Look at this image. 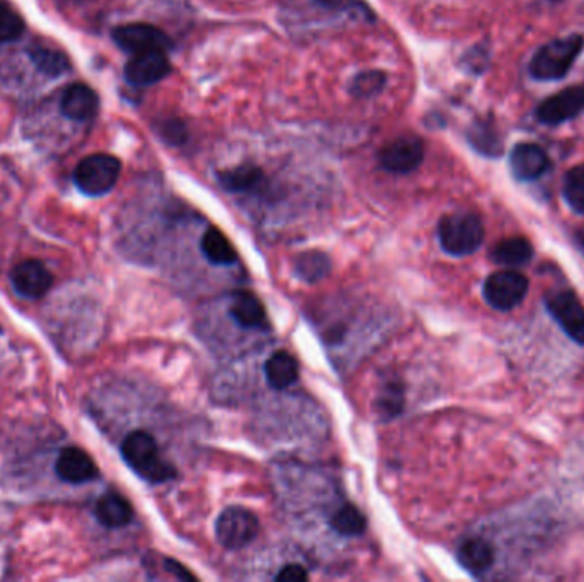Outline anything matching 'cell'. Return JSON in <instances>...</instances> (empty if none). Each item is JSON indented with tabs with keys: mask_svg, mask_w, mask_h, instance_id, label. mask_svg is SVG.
<instances>
[{
	"mask_svg": "<svg viewBox=\"0 0 584 582\" xmlns=\"http://www.w3.org/2000/svg\"><path fill=\"white\" fill-rule=\"evenodd\" d=\"M125 463L149 484H166L176 477V468L164 458L156 439L146 431H134L123 439Z\"/></svg>",
	"mask_w": 584,
	"mask_h": 582,
	"instance_id": "6da1fadb",
	"label": "cell"
},
{
	"mask_svg": "<svg viewBox=\"0 0 584 582\" xmlns=\"http://www.w3.org/2000/svg\"><path fill=\"white\" fill-rule=\"evenodd\" d=\"M583 48L584 38L581 35L550 41L535 53L530 62V74L537 81H559L571 70Z\"/></svg>",
	"mask_w": 584,
	"mask_h": 582,
	"instance_id": "7a4b0ae2",
	"label": "cell"
},
{
	"mask_svg": "<svg viewBox=\"0 0 584 582\" xmlns=\"http://www.w3.org/2000/svg\"><path fill=\"white\" fill-rule=\"evenodd\" d=\"M439 243L451 257H468L484 241V224L470 212L444 216L438 226Z\"/></svg>",
	"mask_w": 584,
	"mask_h": 582,
	"instance_id": "3957f363",
	"label": "cell"
},
{
	"mask_svg": "<svg viewBox=\"0 0 584 582\" xmlns=\"http://www.w3.org/2000/svg\"><path fill=\"white\" fill-rule=\"evenodd\" d=\"M122 163L110 154H93L82 159L74 171V183L84 195L101 197L117 185Z\"/></svg>",
	"mask_w": 584,
	"mask_h": 582,
	"instance_id": "277c9868",
	"label": "cell"
},
{
	"mask_svg": "<svg viewBox=\"0 0 584 582\" xmlns=\"http://www.w3.org/2000/svg\"><path fill=\"white\" fill-rule=\"evenodd\" d=\"M260 533V521L245 507H226L216 521V536L222 547L241 550L255 542Z\"/></svg>",
	"mask_w": 584,
	"mask_h": 582,
	"instance_id": "5b68a950",
	"label": "cell"
},
{
	"mask_svg": "<svg viewBox=\"0 0 584 582\" xmlns=\"http://www.w3.org/2000/svg\"><path fill=\"white\" fill-rule=\"evenodd\" d=\"M113 40L123 52L137 53L168 52L173 48V41L163 30L146 23H130L118 26L113 31Z\"/></svg>",
	"mask_w": 584,
	"mask_h": 582,
	"instance_id": "8992f818",
	"label": "cell"
},
{
	"mask_svg": "<svg viewBox=\"0 0 584 582\" xmlns=\"http://www.w3.org/2000/svg\"><path fill=\"white\" fill-rule=\"evenodd\" d=\"M426 156V147L419 137L403 135L398 139L388 142L380 151L381 168L395 173V175H407L421 166Z\"/></svg>",
	"mask_w": 584,
	"mask_h": 582,
	"instance_id": "52a82bcc",
	"label": "cell"
},
{
	"mask_svg": "<svg viewBox=\"0 0 584 582\" xmlns=\"http://www.w3.org/2000/svg\"><path fill=\"white\" fill-rule=\"evenodd\" d=\"M528 279L518 272H496L484 284L485 301L499 311H511L525 299Z\"/></svg>",
	"mask_w": 584,
	"mask_h": 582,
	"instance_id": "ba28073f",
	"label": "cell"
},
{
	"mask_svg": "<svg viewBox=\"0 0 584 582\" xmlns=\"http://www.w3.org/2000/svg\"><path fill=\"white\" fill-rule=\"evenodd\" d=\"M550 315L574 342L584 345V308L571 291H552L545 296Z\"/></svg>",
	"mask_w": 584,
	"mask_h": 582,
	"instance_id": "9c48e42d",
	"label": "cell"
},
{
	"mask_svg": "<svg viewBox=\"0 0 584 582\" xmlns=\"http://www.w3.org/2000/svg\"><path fill=\"white\" fill-rule=\"evenodd\" d=\"M171 64L166 52L137 53L125 65V79L135 88H147L170 76Z\"/></svg>",
	"mask_w": 584,
	"mask_h": 582,
	"instance_id": "30bf717a",
	"label": "cell"
},
{
	"mask_svg": "<svg viewBox=\"0 0 584 582\" xmlns=\"http://www.w3.org/2000/svg\"><path fill=\"white\" fill-rule=\"evenodd\" d=\"M584 110V86H573L561 93L545 99L537 108L538 122L545 125H561L567 120H573Z\"/></svg>",
	"mask_w": 584,
	"mask_h": 582,
	"instance_id": "8fae6325",
	"label": "cell"
},
{
	"mask_svg": "<svg viewBox=\"0 0 584 582\" xmlns=\"http://www.w3.org/2000/svg\"><path fill=\"white\" fill-rule=\"evenodd\" d=\"M11 284L19 296L40 299L52 289L53 277L50 270L38 260H24L12 268Z\"/></svg>",
	"mask_w": 584,
	"mask_h": 582,
	"instance_id": "7c38bea8",
	"label": "cell"
},
{
	"mask_svg": "<svg viewBox=\"0 0 584 582\" xmlns=\"http://www.w3.org/2000/svg\"><path fill=\"white\" fill-rule=\"evenodd\" d=\"M55 472L72 485L88 484L100 477V470L86 451L76 446L62 449L55 463Z\"/></svg>",
	"mask_w": 584,
	"mask_h": 582,
	"instance_id": "4fadbf2b",
	"label": "cell"
},
{
	"mask_svg": "<svg viewBox=\"0 0 584 582\" xmlns=\"http://www.w3.org/2000/svg\"><path fill=\"white\" fill-rule=\"evenodd\" d=\"M549 156L542 147L530 142H521L513 147L509 156V166L514 178L520 181L537 180L549 169Z\"/></svg>",
	"mask_w": 584,
	"mask_h": 582,
	"instance_id": "5bb4252c",
	"label": "cell"
},
{
	"mask_svg": "<svg viewBox=\"0 0 584 582\" xmlns=\"http://www.w3.org/2000/svg\"><path fill=\"white\" fill-rule=\"evenodd\" d=\"M98 108H100L98 94L81 82L72 84L60 101V110L64 113V117L71 118L74 122H88L96 117Z\"/></svg>",
	"mask_w": 584,
	"mask_h": 582,
	"instance_id": "9a60e30c",
	"label": "cell"
},
{
	"mask_svg": "<svg viewBox=\"0 0 584 582\" xmlns=\"http://www.w3.org/2000/svg\"><path fill=\"white\" fill-rule=\"evenodd\" d=\"M94 516L98 523L103 524L105 528L117 530L127 524L132 523L134 519V507L123 495L117 492H108L101 495L96 506H94Z\"/></svg>",
	"mask_w": 584,
	"mask_h": 582,
	"instance_id": "2e32d148",
	"label": "cell"
},
{
	"mask_svg": "<svg viewBox=\"0 0 584 582\" xmlns=\"http://www.w3.org/2000/svg\"><path fill=\"white\" fill-rule=\"evenodd\" d=\"M229 315L246 330H262L267 325L262 301L252 292H236L229 304Z\"/></svg>",
	"mask_w": 584,
	"mask_h": 582,
	"instance_id": "e0dca14e",
	"label": "cell"
},
{
	"mask_svg": "<svg viewBox=\"0 0 584 582\" xmlns=\"http://www.w3.org/2000/svg\"><path fill=\"white\" fill-rule=\"evenodd\" d=\"M216 178L219 185L229 193L255 192L265 183L263 169L253 164H243L236 168L217 171Z\"/></svg>",
	"mask_w": 584,
	"mask_h": 582,
	"instance_id": "ac0fdd59",
	"label": "cell"
},
{
	"mask_svg": "<svg viewBox=\"0 0 584 582\" xmlns=\"http://www.w3.org/2000/svg\"><path fill=\"white\" fill-rule=\"evenodd\" d=\"M458 562L472 576H484L494 564V550L482 538H468L458 548Z\"/></svg>",
	"mask_w": 584,
	"mask_h": 582,
	"instance_id": "d6986e66",
	"label": "cell"
},
{
	"mask_svg": "<svg viewBox=\"0 0 584 582\" xmlns=\"http://www.w3.org/2000/svg\"><path fill=\"white\" fill-rule=\"evenodd\" d=\"M265 376L274 390H287L299 379V364L289 352H275L265 362Z\"/></svg>",
	"mask_w": 584,
	"mask_h": 582,
	"instance_id": "ffe728a7",
	"label": "cell"
},
{
	"mask_svg": "<svg viewBox=\"0 0 584 582\" xmlns=\"http://www.w3.org/2000/svg\"><path fill=\"white\" fill-rule=\"evenodd\" d=\"M28 55H30V60L35 64L36 69L48 77L62 76L71 69V60L59 48L35 43L28 48Z\"/></svg>",
	"mask_w": 584,
	"mask_h": 582,
	"instance_id": "44dd1931",
	"label": "cell"
},
{
	"mask_svg": "<svg viewBox=\"0 0 584 582\" xmlns=\"http://www.w3.org/2000/svg\"><path fill=\"white\" fill-rule=\"evenodd\" d=\"M200 250L214 265H233L238 260V253L231 245V241L217 227H209L205 231L200 239Z\"/></svg>",
	"mask_w": 584,
	"mask_h": 582,
	"instance_id": "7402d4cb",
	"label": "cell"
},
{
	"mask_svg": "<svg viewBox=\"0 0 584 582\" xmlns=\"http://www.w3.org/2000/svg\"><path fill=\"white\" fill-rule=\"evenodd\" d=\"M532 257L533 246L525 238L503 239L491 251L492 262L504 267H520L530 262Z\"/></svg>",
	"mask_w": 584,
	"mask_h": 582,
	"instance_id": "603a6c76",
	"label": "cell"
},
{
	"mask_svg": "<svg viewBox=\"0 0 584 582\" xmlns=\"http://www.w3.org/2000/svg\"><path fill=\"white\" fill-rule=\"evenodd\" d=\"M330 268H332L330 258L320 251H306L294 260V274L310 284L325 279L330 274Z\"/></svg>",
	"mask_w": 584,
	"mask_h": 582,
	"instance_id": "cb8c5ba5",
	"label": "cell"
},
{
	"mask_svg": "<svg viewBox=\"0 0 584 582\" xmlns=\"http://www.w3.org/2000/svg\"><path fill=\"white\" fill-rule=\"evenodd\" d=\"M330 526L342 536H361L366 531L368 521L356 506L345 504L333 513Z\"/></svg>",
	"mask_w": 584,
	"mask_h": 582,
	"instance_id": "d4e9b609",
	"label": "cell"
},
{
	"mask_svg": "<svg viewBox=\"0 0 584 582\" xmlns=\"http://www.w3.org/2000/svg\"><path fill=\"white\" fill-rule=\"evenodd\" d=\"M468 142L475 151L485 156H499L503 152V142L499 139L494 125L489 122H477L468 132Z\"/></svg>",
	"mask_w": 584,
	"mask_h": 582,
	"instance_id": "484cf974",
	"label": "cell"
},
{
	"mask_svg": "<svg viewBox=\"0 0 584 582\" xmlns=\"http://www.w3.org/2000/svg\"><path fill=\"white\" fill-rule=\"evenodd\" d=\"M386 88V74L381 70H364L352 79L349 93L357 99L378 96Z\"/></svg>",
	"mask_w": 584,
	"mask_h": 582,
	"instance_id": "4316f807",
	"label": "cell"
},
{
	"mask_svg": "<svg viewBox=\"0 0 584 582\" xmlns=\"http://www.w3.org/2000/svg\"><path fill=\"white\" fill-rule=\"evenodd\" d=\"M564 197L574 212L584 216V164L567 171L564 178Z\"/></svg>",
	"mask_w": 584,
	"mask_h": 582,
	"instance_id": "83f0119b",
	"label": "cell"
},
{
	"mask_svg": "<svg viewBox=\"0 0 584 582\" xmlns=\"http://www.w3.org/2000/svg\"><path fill=\"white\" fill-rule=\"evenodd\" d=\"M24 21L6 0H0V43H11L23 36Z\"/></svg>",
	"mask_w": 584,
	"mask_h": 582,
	"instance_id": "f1b7e54d",
	"label": "cell"
},
{
	"mask_svg": "<svg viewBox=\"0 0 584 582\" xmlns=\"http://www.w3.org/2000/svg\"><path fill=\"white\" fill-rule=\"evenodd\" d=\"M403 408V388L397 381H388L380 398H378V412L386 419H393L395 415L400 414Z\"/></svg>",
	"mask_w": 584,
	"mask_h": 582,
	"instance_id": "f546056e",
	"label": "cell"
},
{
	"mask_svg": "<svg viewBox=\"0 0 584 582\" xmlns=\"http://www.w3.org/2000/svg\"><path fill=\"white\" fill-rule=\"evenodd\" d=\"M154 130L158 132L161 140L170 146H182L188 139L187 125L178 118H164L156 123Z\"/></svg>",
	"mask_w": 584,
	"mask_h": 582,
	"instance_id": "4dcf8cb0",
	"label": "cell"
},
{
	"mask_svg": "<svg viewBox=\"0 0 584 582\" xmlns=\"http://www.w3.org/2000/svg\"><path fill=\"white\" fill-rule=\"evenodd\" d=\"M310 579V574L303 565L289 564L282 567V571L275 576L277 582H304Z\"/></svg>",
	"mask_w": 584,
	"mask_h": 582,
	"instance_id": "1f68e13d",
	"label": "cell"
},
{
	"mask_svg": "<svg viewBox=\"0 0 584 582\" xmlns=\"http://www.w3.org/2000/svg\"><path fill=\"white\" fill-rule=\"evenodd\" d=\"M163 571L168 572L171 577L175 579H180V581H195L197 577L193 576L192 572L187 571L182 564H178L176 560L173 559H163Z\"/></svg>",
	"mask_w": 584,
	"mask_h": 582,
	"instance_id": "d6a6232c",
	"label": "cell"
},
{
	"mask_svg": "<svg viewBox=\"0 0 584 582\" xmlns=\"http://www.w3.org/2000/svg\"><path fill=\"white\" fill-rule=\"evenodd\" d=\"M578 243H579V246H581V248H583V251H584V229H583V231H579V233H578Z\"/></svg>",
	"mask_w": 584,
	"mask_h": 582,
	"instance_id": "836d02e7",
	"label": "cell"
}]
</instances>
